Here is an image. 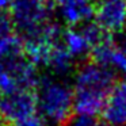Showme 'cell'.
Listing matches in <instances>:
<instances>
[{
	"label": "cell",
	"instance_id": "obj_1",
	"mask_svg": "<svg viewBox=\"0 0 126 126\" xmlns=\"http://www.w3.org/2000/svg\"><path fill=\"white\" fill-rule=\"evenodd\" d=\"M115 83L114 71L92 63L77 68L73 85V109L77 115L92 117L102 114L104 102Z\"/></svg>",
	"mask_w": 126,
	"mask_h": 126
},
{
	"label": "cell",
	"instance_id": "obj_2",
	"mask_svg": "<svg viewBox=\"0 0 126 126\" xmlns=\"http://www.w3.org/2000/svg\"><path fill=\"white\" fill-rule=\"evenodd\" d=\"M37 106L45 121L64 125L72 117L73 90L61 80L39 77L35 87Z\"/></svg>",
	"mask_w": 126,
	"mask_h": 126
},
{
	"label": "cell",
	"instance_id": "obj_3",
	"mask_svg": "<svg viewBox=\"0 0 126 126\" xmlns=\"http://www.w3.org/2000/svg\"><path fill=\"white\" fill-rule=\"evenodd\" d=\"M50 4L44 0H15L10 8L14 29L27 39L37 35L50 23Z\"/></svg>",
	"mask_w": 126,
	"mask_h": 126
},
{
	"label": "cell",
	"instance_id": "obj_4",
	"mask_svg": "<svg viewBox=\"0 0 126 126\" xmlns=\"http://www.w3.org/2000/svg\"><path fill=\"white\" fill-rule=\"evenodd\" d=\"M35 91H18L0 98V118L7 123H16L37 115Z\"/></svg>",
	"mask_w": 126,
	"mask_h": 126
},
{
	"label": "cell",
	"instance_id": "obj_5",
	"mask_svg": "<svg viewBox=\"0 0 126 126\" xmlns=\"http://www.w3.org/2000/svg\"><path fill=\"white\" fill-rule=\"evenodd\" d=\"M94 16L107 34H119L126 29V0H95Z\"/></svg>",
	"mask_w": 126,
	"mask_h": 126
},
{
	"label": "cell",
	"instance_id": "obj_6",
	"mask_svg": "<svg viewBox=\"0 0 126 126\" xmlns=\"http://www.w3.org/2000/svg\"><path fill=\"white\" fill-rule=\"evenodd\" d=\"M53 4L58 18L71 27L90 23L94 16L95 0H54Z\"/></svg>",
	"mask_w": 126,
	"mask_h": 126
},
{
	"label": "cell",
	"instance_id": "obj_7",
	"mask_svg": "<svg viewBox=\"0 0 126 126\" xmlns=\"http://www.w3.org/2000/svg\"><path fill=\"white\" fill-rule=\"evenodd\" d=\"M102 117L110 126H126V79L115 80L104 102Z\"/></svg>",
	"mask_w": 126,
	"mask_h": 126
},
{
	"label": "cell",
	"instance_id": "obj_8",
	"mask_svg": "<svg viewBox=\"0 0 126 126\" xmlns=\"http://www.w3.org/2000/svg\"><path fill=\"white\" fill-rule=\"evenodd\" d=\"M61 44L73 58H84L92 52V46L81 27H71L63 31Z\"/></svg>",
	"mask_w": 126,
	"mask_h": 126
},
{
	"label": "cell",
	"instance_id": "obj_9",
	"mask_svg": "<svg viewBox=\"0 0 126 126\" xmlns=\"http://www.w3.org/2000/svg\"><path fill=\"white\" fill-rule=\"evenodd\" d=\"M73 65H75V58L66 52V49L61 44V41L52 47L49 56H47L46 64H45V66L49 68L57 76L68 75L73 69Z\"/></svg>",
	"mask_w": 126,
	"mask_h": 126
},
{
	"label": "cell",
	"instance_id": "obj_10",
	"mask_svg": "<svg viewBox=\"0 0 126 126\" xmlns=\"http://www.w3.org/2000/svg\"><path fill=\"white\" fill-rule=\"evenodd\" d=\"M63 126H99V122L92 117L76 115V117H71Z\"/></svg>",
	"mask_w": 126,
	"mask_h": 126
},
{
	"label": "cell",
	"instance_id": "obj_11",
	"mask_svg": "<svg viewBox=\"0 0 126 126\" xmlns=\"http://www.w3.org/2000/svg\"><path fill=\"white\" fill-rule=\"evenodd\" d=\"M12 29H14V25L11 22V18L10 15L6 14H0V37H6L12 34Z\"/></svg>",
	"mask_w": 126,
	"mask_h": 126
},
{
	"label": "cell",
	"instance_id": "obj_12",
	"mask_svg": "<svg viewBox=\"0 0 126 126\" xmlns=\"http://www.w3.org/2000/svg\"><path fill=\"white\" fill-rule=\"evenodd\" d=\"M7 126H46V121L42 117H39V115H34V117L27 118L25 121L11 123V125H7Z\"/></svg>",
	"mask_w": 126,
	"mask_h": 126
},
{
	"label": "cell",
	"instance_id": "obj_13",
	"mask_svg": "<svg viewBox=\"0 0 126 126\" xmlns=\"http://www.w3.org/2000/svg\"><path fill=\"white\" fill-rule=\"evenodd\" d=\"M15 0H0V11H4L7 8H11Z\"/></svg>",
	"mask_w": 126,
	"mask_h": 126
},
{
	"label": "cell",
	"instance_id": "obj_14",
	"mask_svg": "<svg viewBox=\"0 0 126 126\" xmlns=\"http://www.w3.org/2000/svg\"><path fill=\"white\" fill-rule=\"evenodd\" d=\"M0 126H7V123L4 122V121L1 119V118H0Z\"/></svg>",
	"mask_w": 126,
	"mask_h": 126
},
{
	"label": "cell",
	"instance_id": "obj_15",
	"mask_svg": "<svg viewBox=\"0 0 126 126\" xmlns=\"http://www.w3.org/2000/svg\"><path fill=\"white\" fill-rule=\"evenodd\" d=\"M99 126H110V125H107V123H100V122H99Z\"/></svg>",
	"mask_w": 126,
	"mask_h": 126
}]
</instances>
